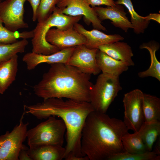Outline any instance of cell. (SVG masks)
Listing matches in <instances>:
<instances>
[{"label":"cell","mask_w":160,"mask_h":160,"mask_svg":"<svg viewBox=\"0 0 160 160\" xmlns=\"http://www.w3.org/2000/svg\"><path fill=\"white\" fill-rule=\"evenodd\" d=\"M128 129L122 120L95 110L87 116L82 131V155L89 160H109L124 151L121 138Z\"/></svg>","instance_id":"obj_1"},{"label":"cell","mask_w":160,"mask_h":160,"mask_svg":"<svg viewBox=\"0 0 160 160\" xmlns=\"http://www.w3.org/2000/svg\"><path fill=\"white\" fill-rule=\"evenodd\" d=\"M24 108L26 113L39 119H46L51 116L62 119L66 128L64 158L69 155L84 156L81 148L82 131L87 116L95 110L89 102L52 98L36 104L25 105Z\"/></svg>","instance_id":"obj_2"},{"label":"cell","mask_w":160,"mask_h":160,"mask_svg":"<svg viewBox=\"0 0 160 160\" xmlns=\"http://www.w3.org/2000/svg\"><path fill=\"white\" fill-rule=\"evenodd\" d=\"M40 81L33 87L35 95L44 99L65 98L90 103L93 84L90 75L67 64H51Z\"/></svg>","instance_id":"obj_3"},{"label":"cell","mask_w":160,"mask_h":160,"mask_svg":"<svg viewBox=\"0 0 160 160\" xmlns=\"http://www.w3.org/2000/svg\"><path fill=\"white\" fill-rule=\"evenodd\" d=\"M82 16H72L63 13L62 9L56 7L53 12L46 20L38 22L33 29V36L31 40L32 52L43 55H49L60 50L56 47L47 42L46 35L51 28L55 27L61 30L73 27L75 24Z\"/></svg>","instance_id":"obj_4"},{"label":"cell","mask_w":160,"mask_h":160,"mask_svg":"<svg viewBox=\"0 0 160 160\" xmlns=\"http://www.w3.org/2000/svg\"><path fill=\"white\" fill-rule=\"evenodd\" d=\"M66 130V126L62 119L49 116L28 130L27 143L30 148L45 145L63 146Z\"/></svg>","instance_id":"obj_5"},{"label":"cell","mask_w":160,"mask_h":160,"mask_svg":"<svg viewBox=\"0 0 160 160\" xmlns=\"http://www.w3.org/2000/svg\"><path fill=\"white\" fill-rule=\"evenodd\" d=\"M122 89L119 76L102 73L98 76L91 89L90 103L95 111L106 113Z\"/></svg>","instance_id":"obj_6"},{"label":"cell","mask_w":160,"mask_h":160,"mask_svg":"<svg viewBox=\"0 0 160 160\" xmlns=\"http://www.w3.org/2000/svg\"><path fill=\"white\" fill-rule=\"evenodd\" d=\"M23 115L11 132L7 131L0 136V160H19V152L26 139L29 124L23 122Z\"/></svg>","instance_id":"obj_7"},{"label":"cell","mask_w":160,"mask_h":160,"mask_svg":"<svg viewBox=\"0 0 160 160\" xmlns=\"http://www.w3.org/2000/svg\"><path fill=\"white\" fill-rule=\"evenodd\" d=\"M143 93L134 89L124 94L123 99L124 108V121L128 130L138 132L145 122L143 102Z\"/></svg>","instance_id":"obj_8"},{"label":"cell","mask_w":160,"mask_h":160,"mask_svg":"<svg viewBox=\"0 0 160 160\" xmlns=\"http://www.w3.org/2000/svg\"><path fill=\"white\" fill-rule=\"evenodd\" d=\"M27 0H6L0 2V20L13 32L29 27L24 20V5Z\"/></svg>","instance_id":"obj_9"},{"label":"cell","mask_w":160,"mask_h":160,"mask_svg":"<svg viewBox=\"0 0 160 160\" xmlns=\"http://www.w3.org/2000/svg\"><path fill=\"white\" fill-rule=\"evenodd\" d=\"M57 7L63 14L72 16H83L88 25L92 24L94 29L106 31L93 8L85 0H60Z\"/></svg>","instance_id":"obj_10"},{"label":"cell","mask_w":160,"mask_h":160,"mask_svg":"<svg viewBox=\"0 0 160 160\" xmlns=\"http://www.w3.org/2000/svg\"><path fill=\"white\" fill-rule=\"evenodd\" d=\"M98 49H90L84 45L75 47L67 64L74 66L85 73L94 75L101 71L97 63Z\"/></svg>","instance_id":"obj_11"},{"label":"cell","mask_w":160,"mask_h":160,"mask_svg":"<svg viewBox=\"0 0 160 160\" xmlns=\"http://www.w3.org/2000/svg\"><path fill=\"white\" fill-rule=\"evenodd\" d=\"M45 39L47 42L60 50L85 45L86 43L85 37L73 27L65 30L51 28L47 31Z\"/></svg>","instance_id":"obj_12"},{"label":"cell","mask_w":160,"mask_h":160,"mask_svg":"<svg viewBox=\"0 0 160 160\" xmlns=\"http://www.w3.org/2000/svg\"><path fill=\"white\" fill-rule=\"evenodd\" d=\"M75 47L63 49L49 55H43L32 52L26 53L22 60L26 64L28 70L34 69L38 65L43 63L50 64L57 63L67 64Z\"/></svg>","instance_id":"obj_13"},{"label":"cell","mask_w":160,"mask_h":160,"mask_svg":"<svg viewBox=\"0 0 160 160\" xmlns=\"http://www.w3.org/2000/svg\"><path fill=\"white\" fill-rule=\"evenodd\" d=\"M93 8L101 21L109 19L114 26L121 29L125 32H127L129 28H133L131 22L121 5L116 4L114 7H95Z\"/></svg>","instance_id":"obj_14"},{"label":"cell","mask_w":160,"mask_h":160,"mask_svg":"<svg viewBox=\"0 0 160 160\" xmlns=\"http://www.w3.org/2000/svg\"><path fill=\"white\" fill-rule=\"evenodd\" d=\"M73 28L85 37L86 43L84 45L90 49H98L100 46L124 39L123 37L118 34H107L95 29L87 30L78 23L75 24Z\"/></svg>","instance_id":"obj_15"},{"label":"cell","mask_w":160,"mask_h":160,"mask_svg":"<svg viewBox=\"0 0 160 160\" xmlns=\"http://www.w3.org/2000/svg\"><path fill=\"white\" fill-rule=\"evenodd\" d=\"M98 49L129 67L135 65L132 59L133 54L131 47L126 43L117 41L100 46Z\"/></svg>","instance_id":"obj_16"},{"label":"cell","mask_w":160,"mask_h":160,"mask_svg":"<svg viewBox=\"0 0 160 160\" xmlns=\"http://www.w3.org/2000/svg\"><path fill=\"white\" fill-rule=\"evenodd\" d=\"M96 59L97 64L103 73L119 76L129 68V66L124 63L114 59L98 49Z\"/></svg>","instance_id":"obj_17"},{"label":"cell","mask_w":160,"mask_h":160,"mask_svg":"<svg viewBox=\"0 0 160 160\" xmlns=\"http://www.w3.org/2000/svg\"><path fill=\"white\" fill-rule=\"evenodd\" d=\"M65 148L63 146L43 145L28 149L32 160H62L64 159Z\"/></svg>","instance_id":"obj_18"},{"label":"cell","mask_w":160,"mask_h":160,"mask_svg":"<svg viewBox=\"0 0 160 160\" xmlns=\"http://www.w3.org/2000/svg\"><path fill=\"white\" fill-rule=\"evenodd\" d=\"M18 69V56L0 63V94H3L15 80Z\"/></svg>","instance_id":"obj_19"},{"label":"cell","mask_w":160,"mask_h":160,"mask_svg":"<svg viewBox=\"0 0 160 160\" xmlns=\"http://www.w3.org/2000/svg\"><path fill=\"white\" fill-rule=\"evenodd\" d=\"M159 47V44L154 42L143 43L140 46V49H145L149 51L151 62L148 68L138 73V75L140 78L152 77L160 81V63L157 60L156 55V52Z\"/></svg>","instance_id":"obj_20"},{"label":"cell","mask_w":160,"mask_h":160,"mask_svg":"<svg viewBox=\"0 0 160 160\" xmlns=\"http://www.w3.org/2000/svg\"><path fill=\"white\" fill-rule=\"evenodd\" d=\"M143 107L145 122L150 123L160 119V99L149 94H143Z\"/></svg>","instance_id":"obj_21"},{"label":"cell","mask_w":160,"mask_h":160,"mask_svg":"<svg viewBox=\"0 0 160 160\" xmlns=\"http://www.w3.org/2000/svg\"><path fill=\"white\" fill-rule=\"evenodd\" d=\"M147 151H151L153 146L160 134V122L150 123L145 122L139 130Z\"/></svg>","instance_id":"obj_22"},{"label":"cell","mask_w":160,"mask_h":160,"mask_svg":"<svg viewBox=\"0 0 160 160\" xmlns=\"http://www.w3.org/2000/svg\"><path fill=\"white\" fill-rule=\"evenodd\" d=\"M117 4L123 5L127 9L130 15L131 21L135 33H143L148 27L150 21L145 19L144 17L139 15L134 9L131 0H117L115 1Z\"/></svg>","instance_id":"obj_23"},{"label":"cell","mask_w":160,"mask_h":160,"mask_svg":"<svg viewBox=\"0 0 160 160\" xmlns=\"http://www.w3.org/2000/svg\"><path fill=\"white\" fill-rule=\"evenodd\" d=\"M121 141L124 151L128 153L137 154L148 151L139 131L133 134L128 132L125 134L122 137Z\"/></svg>","instance_id":"obj_24"},{"label":"cell","mask_w":160,"mask_h":160,"mask_svg":"<svg viewBox=\"0 0 160 160\" xmlns=\"http://www.w3.org/2000/svg\"><path fill=\"white\" fill-rule=\"evenodd\" d=\"M28 43L27 39H23L11 44H0V63L18 53L24 52Z\"/></svg>","instance_id":"obj_25"},{"label":"cell","mask_w":160,"mask_h":160,"mask_svg":"<svg viewBox=\"0 0 160 160\" xmlns=\"http://www.w3.org/2000/svg\"><path fill=\"white\" fill-rule=\"evenodd\" d=\"M33 36V30L21 32H13L4 26L0 20V44H11L17 41L19 39H27Z\"/></svg>","instance_id":"obj_26"},{"label":"cell","mask_w":160,"mask_h":160,"mask_svg":"<svg viewBox=\"0 0 160 160\" xmlns=\"http://www.w3.org/2000/svg\"><path fill=\"white\" fill-rule=\"evenodd\" d=\"M160 156L153 151L141 153H131L123 151L113 155L109 160H159Z\"/></svg>","instance_id":"obj_27"},{"label":"cell","mask_w":160,"mask_h":160,"mask_svg":"<svg viewBox=\"0 0 160 160\" xmlns=\"http://www.w3.org/2000/svg\"><path fill=\"white\" fill-rule=\"evenodd\" d=\"M60 0H41L37 12L38 22L44 20L52 14Z\"/></svg>","instance_id":"obj_28"},{"label":"cell","mask_w":160,"mask_h":160,"mask_svg":"<svg viewBox=\"0 0 160 160\" xmlns=\"http://www.w3.org/2000/svg\"><path fill=\"white\" fill-rule=\"evenodd\" d=\"M92 7L100 5L114 7L116 5L113 0H85Z\"/></svg>","instance_id":"obj_29"},{"label":"cell","mask_w":160,"mask_h":160,"mask_svg":"<svg viewBox=\"0 0 160 160\" xmlns=\"http://www.w3.org/2000/svg\"><path fill=\"white\" fill-rule=\"evenodd\" d=\"M29 148L23 144L19 154V160H32L28 153Z\"/></svg>","instance_id":"obj_30"},{"label":"cell","mask_w":160,"mask_h":160,"mask_svg":"<svg viewBox=\"0 0 160 160\" xmlns=\"http://www.w3.org/2000/svg\"><path fill=\"white\" fill-rule=\"evenodd\" d=\"M30 3L32 9L33 15L32 20L35 22L37 20V12L41 0H27Z\"/></svg>","instance_id":"obj_31"},{"label":"cell","mask_w":160,"mask_h":160,"mask_svg":"<svg viewBox=\"0 0 160 160\" xmlns=\"http://www.w3.org/2000/svg\"><path fill=\"white\" fill-rule=\"evenodd\" d=\"M148 20H154L159 23H160V14L159 13H150L149 15L144 17Z\"/></svg>","instance_id":"obj_32"},{"label":"cell","mask_w":160,"mask_h":160,"mask_svg":"<svg viewBox=\"0 0 160 160\" xmlns=\"http://www.w3.org/2000/svg\"><path fill=\"white\" fill-rule=\"evenodd\" d=\"M64 159L65 160H89L86 156H79L72 155H67Z\"/></svg>","instance_id":"obj_33"},{"label":"cell","mask_w":160,"mask_h":160,"mask_svg":"<svg viewBox=\"0 0 160 160\" xmlns=\"http://www.w3.org/2000/svg\"><path fill=\"white\" fill-rule=\"evenodd\" d=\"M160 139L157 142L153 151L157 155H160Z\"/></svg>","instance_id":"obj_34"}]
</instances>
